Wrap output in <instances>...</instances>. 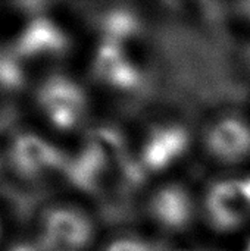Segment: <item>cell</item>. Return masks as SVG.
<instances>
[{
    "instance_id": "obj_1",
    "label": "cell",
    "mask_w": 250,
    "mask_h": 251,
    "mask_svg": "<svg viewBox=\"0 0 250 251\" xmlns=\"http://www.w3.org/2000/svg\"><path fill=\"white\" fill-rule=\"evenodd\" d=\"M199 210L200 204L189 188L168 184L150 193L144 215L162 235H178L193 225Z\"/></svg>"
},
{
    "instance_id": "obj_2",
    "label": "cell",
    "mask_w": 250,
    "mask_h": 251,
    "mask_svg": "<svg viewBox=\"0 0 250 251\" xmlns=\"http://www.w3.org/2000/svg\"><path fill=\"white\" fill-rule=\"evenodd\" d=\"M205 153L218 166H234L250 159V122L233 113L215 116L200 137Z\"/></svg>"
},
{
    "instance_id": "obj_3",
    "label": "cell",
    "mask_w": 250,
    "mask_h": 251,
    "mask_svg": "<svg viewBox=\"0 0 250 251\" xmlns=\"http://www.w3.org/2000/svg\"><path fill=\"white\" fill-rule=\"evenodd\" d=\"M189 135L180 125H164L161 128H155L152 134H149L141 144L140 149V165L147 168L149 171H156L158 162L161 169H168L171 160L174 157L183 156V153L189 147Z\"/></svg>"
},
{
    "instance_id": "obj_4",
    "label": "cell",
    "mask_w": 250,
    "mask_h": 251,
    "mask_svg": "<svg viewBox=\"0 0 250 251\" xmlns=\"http://www.w3.org/2000/svg\"><path fill=\"white\" fill-rule=\"evenodd\" d=\"M109 251H152L143 241L139 240H119L109 246Z\"/></svg>"
}]
</instances>
